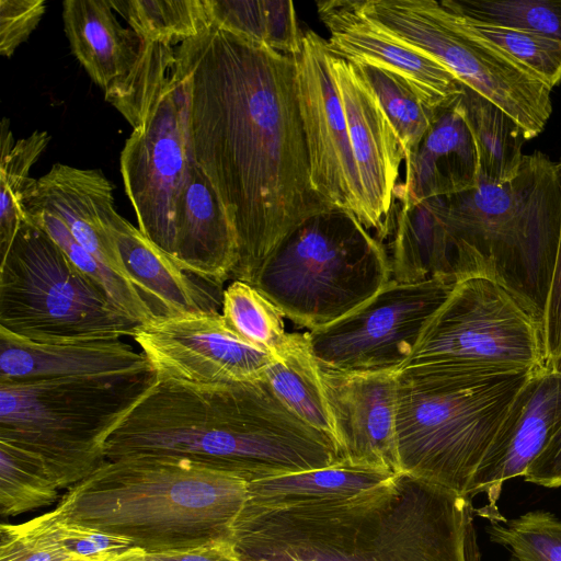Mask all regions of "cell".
<instances>
[{"label": "cell", "mask_w": 561, "mask_h": 561, "mask_svg": "<svg viewBox=\"0 0 561 561\" xmlns=\"http://www.w3.org/2000/svg\"><path fill=\"white\" fill-rule=\"evenodd\" d=\"M188 159L209 179L237 237V280L309 217L332 209L314 190L293 56L210 22L174 48Z\"/></svg>", "instance_id": "6da1fadb"}, {"label": "cell", "mask_w": 561, "mask_h": 561, "mask_svg": "<svg viewBox=\"0 0 561 561\" xmlns=\"http://www.w3.org/2000/svg\"><path fill=\"white\" fill-rule=\"evenodd\" d=\"M472 500L405 472L356 495L285 507L244 504L242 561H480Z\"/></svg>", "instance_id": "7a4b0ae2"}, {"label": "cell", "mask_w": 561, "mask_h": 561, "mask_svg": "<svg viewBox=\"0 0 561 561\" xmlns=\"http://www.w3.org/2000/svg\"><path fill=\"white\" fill-rule=\"evenodd\" d=\"M321 442L265 378L190 383L157 376L108 438L105 457L190 458L251 483L313 469Z\"/></svg>", "instance_id": "3957f363"}, {"label": "cell", "mask_w": 561, "mask_h": 561, "mask_svg": "<svg viewBox=\"0 0 561 561\" xmlns=\"http://www.w3.org/2000/svg\"><path fill=\"white\" fill-rule=\"evenodd\" d=\"M248 496L243 479L207 463L139 455L106 459L56 508L68 523L154 553L231 540Z\"/></svg>", "instance_id": "277c9868"}, {"label": "cell", "mask_w": 561, "mask_h": 561, "mask_svg": "<svg viewBox=\"0 0 561 561\" xmlns=\"http://www.w3.org/2000/svg\"><path fill=\"white\" fill-rule=\"evenodd\" d=\"M459 279L479 276L503 287L541 327L561 229V167L525 154L516 178H480L476 187L430 198Z\"/></svg>", "instance_id": "5b68a950"}, {"label": "cell", "mask_w": 561, "mask_h": 561, "mask_svg": "<svg viewBox=\"0 0 561 561\" xmlns=\"http://www.w3.org/2000/svg\"><path fill=\"white\" fill-rule=\"evenodd\" d=\"M535 370L402 367L396 413L400 470L469 497L476 470Z\"/></svg>", "instance_id": "8992f818"}, {"label": "cell", "mask_w": 561, "mask_h": 561, "mask_svg": "<svg viewBox=\"0 0 561 561\" xmlns=\"http://www.w3.org/2000/svg\"><path fill=\"white\" fill-rule=\"evenodd\" d=\"M156 379L150 369L0 382V440L39 456L71 488L106 460L108 438Z\"/></svg>", "instance_id": "52a82bcc"}, {"label": "cell", "mask_w": 561, "mask_h": 561, "mask_svg": "<svg viewBox=\"0 0 561 561\" xmlns=\"http://www.w3.org/2000/svg\"><path fill=\"white\" fill-rule=\"evenodd\" d=\"M390 280L383 242L353 214L332 208L286 236L252 286L284 317L312 331L358 308Z\"/></svg>", "instance_id": "ba28073f"}, {"label": "cell", "mask_w": 561, "mask_h": 561, "mask_svg": "<svg viewBox=\"0 0 561 561\" xmlns=\"http://www.w3.org/2000/svg\"><path fill=\"white\" fill-rule=\"evenodd\" d=\"M174 62L173 46L144 39L133 75L105 96L133 127L121 173L138 229L173 261L175 203L190 167L184 94Z\"/></svg>", "instance_id": "9c48e42d"}, {"label": "cell", "mask_w": 561, "mask_h": 561, "mask_svg": "<svg viewBox=\"0 0 561 561\" xmlns=\"http://www.w3.org/2000/svg\"><path fill=\"white\" fill-rule=\"evenodd\" d=\"M139 322L25 219L0 261V329L38 343L133 336Z\"/></svg>", "instance_id": "30bf717a"}, {"label": "cell", "mask_w": 561, "mask_h": 561, "mask_svg": "<svg viewBox=\"0 0 561 561\" xmlns=\"http://www.w3.org/2000/svg\"><path fill=\"white\" fill-rule=\"evenodd\" d=\"M381 30L431 57L467 88L489 100L523 130L526 141L543 131L552 89L486 41L456 24L435 0H358Z\"/></svg>", "instance_id": "8fae6325"}, {"label": "cell", "mask_w": 561, "mask_h": 561, "mask_svg": "<svg viewBox=\"0 0 561 561\" xmlns=\"http://www.w3.org/2000/svg\"><path fill=\"white\" fill-rule=\"evenodd\" d=\"M422 364L483 369L547 366L539 325L503 287L479 276L458 280L425 324L404 366Z\"/></svg>", "instance_id": "7c38bea8"}, {"label": "cell", "mask_w": 561, "mask_h": 561, "mask_svg": "<svg viewBox=\"0 0 561 561\" xmlns=\"http://www.w3.org/2000/svg\"><path fill=\"white\" fill-rule=\"evenodd\" d=\"M457 282L390 280L341 319L306 332L314 358L344 371L400 370L413 354L425 324Z\"/></svg>", "instance_id": "4fadbf2b"}, {"label": "cell", "mask_w": 561, "mask_h": 561, "mask_svg": "<svg viewBox=\"0 0 561 561\" xmlns=\"http://www.w3.org/2000/svg\"><path fill=\"white\" fill-rule=\"evenodd\" d=\"M331 56L327 39L312 30L302 34L300 50L294 56L311 182L331 207L353 214L367 229L359 174L331 73Z\"/></svg>", "instance_id": "5bb4252c"}, {"label": "cell", "mask_w": 561, "mask_h": 561, "mask_svg": "<svg viewBox=\"0 0 561 561\" xmlns=\"http://www.w3.org/2000/svg\"><path fill=\"white\" fill-rule=\"evenodd\" d=\"M159 377L190 383L264 379L274 357L234 333L218 311L156 317L133 336Z\"/></svg>", "instance_id": "9a60e30c"}, {"label": "cell", "mask_w": 561, "mask_h": 561, "mask_svg": "<svg viewBox=\"0 0 561 561\" xmlns=\"http://www.w3.org/2000/svg\"><path fill=\"white\" fill-rule=\"evenodd\" d=\"M561 428V371L536 369L513 400L476 470L469 497L485 494L474 513L490 522L506 518L497 507L503 484L523 477Z\"/></svg>", "instance_id": "2e32d148"}, {"label": "cell", "mask_w": 561, "mask_h": 561, "mask_svg": "<svg viewBox=\"0 0 561 561\" xmlns=\"http://www.w3.org/2000/svg\"><path fill=\"white\" fill-rule=\"evenodd\" d=\"M318 367L333 436L345 461L401 472L396 442L399 370Z\"/></svg>", "instance_id": "e0dca14e"}, {"label": "cell", "mask_w": 561, "mask_h": 561, "mask_svg": "<svg viewBox=\"0 0 561 561\" xmlns=\"http://www.w3.org/2000/svg\"><path fill=\"white\" fill-rule=\"evenodd\" d=\"M331 73L347 121L367 229L383 242L392 232L394 190L404 151L376 95L354 65L332 55Z\"/></svg>", "instance_id": "ac0fdd59"}, {"label": "cell", "mask_w": 561, "mask_h": 561, "mask_svg": "<svg viewBox=\"0 0 561 561\" xmlns=\"http://www.w3.org/2000/svg\"><path fill=\"white\" fill-rule=\"evenodd\" d=\"M316 5L330 33L327 47L333 56L393 71L433 110L462 93L463 84L455 75L381 30L362 12L358 0L317 1Z\"/></svg>", "instance_id": "d6986e66"}, {"label": "cell", "mask_w": 561, "mask_h": 561, "mask_svg": "<svg viewBox=\"0 0 561 561\" xmlns=\"http://www.w3.org/2000/svg\"><path fill=\"white\" fill-rule=\"evenodd\" d=\"M460 95L435 110L424 137L405 154V178L394 202L415 204L478 185L479 157Z\"/></svg>", "instance_id": "ffe728a7"}, {"label": "cell", "mask_w": 561, "mask_h": 561, "mask_svg": "<svg viewBox=\"0 0 561 561\" xmlns=\"http://www.w3.org/2000/svg\"><path fill=\"white\" fill-rule=\"evenodd\" d=\"M23 207L46 210L60 218L91 255L125 277L106 232L107 224L117 213L113 185L100 170L56 163L46 174L33 180Z\"/></svg>", "instance_id": "44dd1931"}, {"label": "cell", "mask_w": 561, "mask_h": 561, "mask_svg": "<svg viewBox=\"0 0 561 561\" xmlns=\"http://www.w3.org/2000/svg\"><path fill=\"white\" fill-rule=\"evenodd\" d=\"M175 263L215 286L232 276L237 237L209 179L191 160L175 203Z\"/></svg>", "instance_id": "7402d4cb"}, {"label": "cell", "mask_w": 561, "mask_h": 561, "mask_svg": "<svg viewBox=\"0 0 561 561\" xmlns=\"http://www.w3.org/2000/svg\"><path fill=\"white\" fill-rule=\"evenodd\" d=\"M150 369L145 354L121 339L50 344L21 339L0 329V382Z\"/></svg>", "instance_id": "603a6c76"}, {"label": "cell", "mask_w": 561, "mask_h": 561, "mask_svg": "<svg viewBox=\"0 0 561 561\" xmlns=\"http://www.w3.org/2000/svg\"><path fill=\"white\" fill-rule=\"evenodd\" d=\"M106 232L123 274L156 317L218 311L216 301L185 271L118 213Z\"/></svg>", "instance_id": "cb8c5ba5"}, {"label": "cell", "mask_w": 561, "mask_h": 561, "mask_svg": "<svg viewBox=\"0 0 561 561\" xmlns=\"http://www.w3.org/2000/svg\"><path fill=\"white\" fill-rule=\"evenodd\" d=\"M110 0H66L62 21L71 53L104 95L119 89L136 69L144 39L124 27Z\"/></svg>", "instance_id": "d4e9b609"}, {"label": "cell", "mask_w": 561, "mask_h": 561, "mask_svg": "<svg viewBox=\"0 0 561 561\" xmlns=\"http://www.w3.org/2000/svg\"><path fill=\"white\" fill-rule=\"evenodd\" d=\"M391 280L415 284L444 278L460 280L454 268L445 229L430 201L394 202L392 209Z\"/></svg>", "instance_id": "484cf974"}, {"label": "cell", "mask_w": 561, "mask_h": 561, "mask_svg": "<svg viewBox=\"0 0 561 561\" xmlns=\"http://www.w3.org/2000/svg\"><path fill=\"white\" fill-rule=\"evenodd\" d=\"M394 474L397 473L385 469L344 461L331 467L248 483L249 496L245 503L275 508L304 502L350 497L383 483Z\"/></svg>", "instance_id": "4316f807"}, {"label": "cell", "mask_w": 561, "mask_h": 561, "mask_svg": "<svg viewBox=\"0 0 561 561\" xmlns=\"http://www.w3.org/2000/svg\"><path fill=\"white\" fill-rule=\"evenodd\" d=\"M480 164V178L505 183L520 171L526 141L522 128L501 108L463 85L460 95Z\"/></svg>", "instance_id": "83f0119b"}, {"label": "cell", "mask_w": 561, "mask_h": 561, "mask_svg": "<svg viewBox=\"0 0 561 561\" xmlns=\"http://www.w3.org/2000/svg\"><path fill=\"white\" fill-rule=\"evenodd\" d=\"M264 378L290 411L334 438L318 362L311 352L307 333H293L289 346L267 366Z\"/></svg>", "instance_id": "f1b7e54d"}, {"label": "cell", "mask_w": 561, "mask_h": 561, "mask_svg": "<svg viewBox=\"0 0 561 561\" xmlns=\"http://www.w3.org/2000/svg\"><path fill=\"white\" fill-rule=\"evenodd\" d=\"M211 22L221 28L295 56L301 47L293 1L206 0Z\"/></svg>", "instance_id": "f546056e"}, {"label": "cell", "mask_w": 561, "mask_h": 561, "mask_svg": "<svg viewBox=\"0 0 561 561\" xmlns=\"http://www.w3.org/2000/svg\"><path fill=\"white\" fill-rule=\"evenodd\" d=\"M0 136V254L11 245L16 231L25 220L23 199L33 182L32 165L47 148V131H33L28 137L14 140L10 121H1Z\"/></svg>", "instance_id": "4dcf8cb0"}, {"label": "cell", "mask_w": 561, "mask_h": 561, "mask_svg": "<svg viewBox=\"0 0 561 561\" xmlns=\"http://www.w3.org/2000/svg\"><path fill=\"white\" fill-rule=\"evenodd\" d=\"M142 39L178 46L211 22L206 0H110Z\"/></svg>", "instance_id": "1f68e13d"}, {"label": "cell", "mask_w": 561, "mask_h": 561, "mask_svg": "<svg viewBox=\"0 0 561 561\" xmlns=\"http://www.w3.org/2000/svg\"><path fill=\"white\" fill-rule=\"evenodd\" d=\"M60 486L37 455L0 440V514L21 515L54 503Z\"/></svg>", "instance_id": "d6a6232c"}, {"label": "cell", "mask_w": 561, "mask_h": 561, "mask_svg": "<svg viewBox=\"0 0 561 561\" xmlns=\"http://www.w3.org/2000/svg\"><path fill=\"white\" fill-rule=\"evenodd\" d=\"M227 325L248 343L278 358L290 344L283 313L254 286L234 279L221 296Z\"/></svg>", "instance_id": "836d02e7"}, {"label": "cell", "mask_w": 561, "mask_h": 561, "mask_svg": "<svg viewBox=\"0 0 561 561\" xmlns=\"http://www.w3.org/2000/svg\"><path fill=\"white\" fill-rule=\"evenodd\" d=\"M25 219L43 229L88 277L100 285L129 317L139 323L156 318L136 288L118 272L98 261L71 234L57 216L42 209H24Z\"/></svg>", "instance_id": "e575fe53"}, {"label": "cell", "mask_w": 561, "mask_h": 561, "mask_svg": "<svg viewBox=\"0 0 561 561\" xmlns=\"http://www.w3.org/2000/svg\"><path fill=\"white\" fill-rule=\"evenodd\" d=\"M353 65L376 95L401 141L405 156L424 137L435 110L428 107L409 83L393 71L374 64Z\"/></svg>", "instance_id": "d590c367"}, {"label": "cell", "mask_w": 561, "mask_h": 561, "mask_svg": "<svg viewBox=\"0 0 561 561\" xmlns=\"http://www.w3.org/2000/svg\"><path fill=\"white\" fill-rule=\"evenodd\" d=\"M443 9L456 24L515 59L551 89L561 83V43L538 34L479 22Z\"/></svg>", "instance_id": "8d00e7d4"}, {"label": "cell", "mask_w": 561, "mask_h": 561, "mask_svg": "<svg viewBox=\"0 0 561 561\" xmlns=\"http://www.w3.org/2000/svg\"><path fill=\"white\" fill-rule=\"evenodd\" d=\"M439 3L456 14L479 22L561 43V0H443Z\"/></svg>", "instance_id": "74e56055"}, {"label": "cell", "mask_w": 561, "mask_h": 561, "mask_svg": "<svg viewBox=\"0 0 561 561\" xmlns=\"http://www.w3.org/2000/svg\"><path fill=\"white\" fill-rule=\"evenodd\" d=\"M489 538L510 551L508 561H561V518L536 510L490 522Z\"/></svg>", "instance_id": "f35d334b"}, {"label": "cell", "mask_w": 561, "mask_h": 561, "mask_svg": "<svg viewBox=\"0 0 561 561\" xmlns=\"http://www.w3.org/2000/svg\"><path fill=\"white\" fill-rule=\"evenodd\" d=\"M61 524L56 507L21 524L1 523L0 561L81 560L66 547Z\"/></svg>", "instance_id": "ab89813d"}, {"label": "cell", "mask_w": 561, "mask_h": 561, "mask_svg": "<svg viewBox=\"0 0 561 561\" xmlns=\"http://www.w3.org/2000/svg\"><path fill=\"white\" fill-rule=\"evenodd\" d=\"M45 13L43 0H0V54L10 58Z\"/></svg>", "instance_id": "60d3db41"}, {"label": "cell", "mask_w": 561, "mask_h": 561, "mask_svg": "<svg viewBox=\"0 0 561 561\" xmlns=\"http://www.w3.org/2000/svg\"><path fill=\"white\" fill-rule=\"evenodd\" d=\"M111 561H242L231 540H218L195 548L165 552H146L129 548Z\"/></svg>", "instance_id": "b9f144b4"}, {"label": "cell", "mask_w": 561, "mask_h": 561, "mask_svg": "<svg viewBox=\"0 0 561 561\" xmlns=\"http://www.w3.org/2000/svg\"><path fill=\"white\" fill-rule=\"evenodd\" d=\"M540 334L546 364L561 358V229Z\"/></svg>", "instance_id": "7bdbcfd3"}, {"label": "cell", "mask_w": 561, "mask_h": 561, "mask_svg": "<svg viewBox=\"0 0 561 561\" xmlns=\"http://www.w3.org/2000/svg\"><path fill=\"white\" fill-rule=\"evenodd\" d=\"M548 365L561 371V358ZM523 477L526 482L545 488L561 486V428Z\"/></svg>", "instance_id": "ee69618b"}, {"label": "cell", "mask_w": 561, "mask_h": 561, "mask_svg": "<svg viewBox=\"0 0 561 561\" xmlns=\"http://www.w3.org/2000/svg\"><path fill=\"white\" fill-rule=\"evenodd\" d=\"M76 561H92V560L81 559V560H76Z\"/></svg>", "instance_id": "f6af8a7d"}]
</instances>
